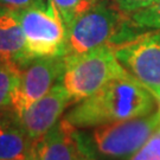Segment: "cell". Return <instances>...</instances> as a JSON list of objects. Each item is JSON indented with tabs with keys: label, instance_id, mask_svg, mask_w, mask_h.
I'll return each mask as SVG.
<instances>
[{
	"label": "cell",
	"instance_id": "cell-1",
	"mask_svg": "<svg viewBox=\"0 0 160 160\" xmlns=\"http://www.w3.org/2000/svg\"><path fill=\"white\" fill-rule=\"evenodd\" d=\"M158 100L128 72L109 81L64 116L76 128H95L153 113Z\"/></svg>",
	"mask_w": 160,
	"mask_h": 160
},
{
	"label": "cell",
	"instance_id": "cell-2",
	"mask_svg": "<svg viewBox=\"0 0 160 160\" xmlns=\"http://www.w3.org/2000/svg\"><path fill=\"white\" fill-rule=\"evenodd\" d=\"M125 13L108 0H101L67 26L64 56L82 55L97 48H110L125 43L141 32Z\"/></svg>",
	"mask_w": 160,
	"mask_h": 160
},
{
	"label": "cell",
	"instance_id": "cell-3",
	"mask_svg": "<svg viewBox=\"0 0 160 160\" xmlns=\"http://www.w3.org/2000/svg\"><path fill=\"white\" fill-rule=\"evenodd\" d=\"M160 127V115L153 113L118 121L82 133L83 141L95 160H129Z\"/></svg>",
	"mask_w": 160,
	"mask_h": 160
},
{
	"label": "cell",
	"instance_id": "cell-4",
	"mask_svg": "<svg viewBox=\"0 0 160 160\" xmlns=\"http://www.w3.org/2000/svg\"><path fill=\"white\" fill-rule=\"evenodd\" d=\"M64 68L59 83L72 104L94 95L109 81L127 74L109 45L82 55L63 56Z\"/></svg>",
	"mask_w": 160,
	"mask_h": 160
},
{
	"label": "cell",
	"instance_id": "cell-5",
	"mask_svg": "<svg viewBox=\"0 0 160 160\" xmlns=\"http://www.w3.org/2000/svg\"><path fill=\"white\" fill-rule=\"evenodd\" d=\"M16 12L31 57H63L67 28L51 0Z\"/></svg>",
	"mask_w": 160,
	"mask_h": 160
},
{
	"label": "cell",
	"instance_id": "cell-6",
	"mask_svg": "<svg viewBox=\"0 0 160 160\" xmlns=\"http://www.w3.org/2000/svg\"><path fill=\"white\" fill-rule=\"evenodd\" d=\"M112 49L127 72L158 100L160 96V30L141 32Z\"/></svg>",
	"mask_w": 160,
	"mask_h": 160
},
{
	"label": "cell",
	"instance_id": "cell-7",
	"mask_svg": "<svg viewBox=\"0 0 160 160\" xmlns=\"http://www.w3.org/2000/svg\"><path fill=\"white\" fill-rule=\"evenodd\" d=\"M63 68L64 59L61 56L33 58L20 68L10 106L17 118L57 84Z\"/></svg>",
	"mask_w": 160,
	"mask_h": 160
},
{
	"label": "cell",
	"instance_id": "cell-8",
	"mask_svg": "<svg viewBox=\"0 0 160 160\" xmlns=\"http://www.w3.org/2000/svg\"><path fill=\"white\" fill-rule=\"evenodd\" d=\"M70 104L72 102L68 92L58 82L42 98L25 109L17 119L28 135L37 142L59 121Z\"/></svg>",
	"mask_w": 160,
	"mask_h": 160
},
{
	"label": "cell",
	"instance_id": "cell-9",
	"mask_svg": "<svg viewBox=\"0 0 160 160\" xmlns=\"http://www.w3.org/2000/svg\"><path fill=\"white\" fill-rule=\"evenodd\" d=\"M36 149L40 160H82L92 157L84 145L82 132L65 118L36 142Z\"/></svg>",
	"mask_w": 160,
	"mask_h": 160
},
{
	"label": "cell",
	"instance_id": "cell-10",
	"mask_svg": "<svg viewBox=\"0 0 160 160\" xmlns=\"http://www.w3.org/2000/svg\"><path fill=\"white\" fill-rule=\"evenodd\" d=\"M32 59L17 12L0 7V61L11 62L22 68Z\"/></svg>",
	"mask_w": 160,
	"mask_h": 160
},
{
	"label": "cell",
	"instance_id": "cell-11",
	"mask_svg": "<svg viewBox=\"0 0 160 160\" xmlns=\"http://www.w3.org/2000/svg\"><path fill=\"white\" fill-rule=\"evenodd\" d=\"M36 149L16 114L10 110L0 115V160H29Z\"/></svg>",
	"mask_w": 160,
	"mask_h": 160
},
{
	"label": "cell",
	"instance_id": "cell-12",
	"mask_svg": "<svg viewBox=\"0 0 160 160\" xmlns=\"http://www.w3.org/2000/svg\"><path fill=\"white\" fill-rule=\"evenodd\" d=\"M20 68L11 62L0 61V112L10 108Z\"/></svg>",
	"mask_w": 160,
	"mask_h": 160
},
{
	"label": "cell",
	"instance_id": "cell-13",
	"mask_svg": "<svg viewBox=\"0 0 160 160\" xmlns=\"http://www.w3.org/2000/svg\"><path fill=\"white\" fill-rule=\"evenodd\" d=\"M65 28L101 0H51Z\"/></svg>",
	"mask_w": 160,
	"mask_h": 160
},
{
	"label": "cell",
	"instance_id": "cell-14",
	"mask_svg": "<svg viewBox=\"0 0 160 160\" xmlns=\"http://www.w3.org/2000/svg\"><path fill=\"white\" fill-rule=\"evenodd\" d=\"M128 17L139 29L160 30V0H155L152 5L134 12Z\"/></svg>",
	"mask_w": 160,
	"mask_h": 160
},
{
	"label": "cell",
	"instance_id": "cell-15",
	"mask_svg": "<svg viewBox=\"0 0 160 160\" xmlns=\"http://www.w3.org/2000/svg\"><path fill=\"white\" fill-rule=\"evenodd\" d=\"M129 160H160V127Z\"/></svg>",
	"mask_w": 160,
	"mask_h": 160
},
{
	"label": "cell",
	"instance_id": "cell-16",
	"mask_svg": "<svg viewBox=\"0 0 160 160\" xmlns=\"http://www.w3.org/2000/svg\"><path fill=\"white\" fill-rule=\"evenodd\" d=\"M154 1L155 0H114L115 5L126 16H129L134 12L152 5Z\"/></svg>",
	"mask_w": 160,
	"mask_h": 160
},
{
	"label": "cell",
	"instance_id": "cell-17",
	"mask_svg": "<svg viewBox=\"0 0 160 160\" xmlns=\"http://www.w3.org/2000/svg\"><path fill=\"white\" fill-rule=\"evenodd\" d=\"M49 0H0V6L12 11H19L38 4H46Z\"/></svg>",
	"mask_w": 160,
	"mask_h": 160
},
{
	"label": "cell",
	"instance_id": "cell-18",
	"mask_svg": "<svg viewBox=\"0 0 160 160\" xmlns=\"http://www.w3.org/2000/svg\"><path fill=\"white\" fill-rule=\"evenodd\" d=\"M29 160H40L39 157H38V154H37V149H34V152L32 153V155L29 158Z\"/></svg>",
	"mask_w": 160,
	"mask_h": 160
},
{
	"label": "cell",
	"instance_id": "cell-19",
	"mask_svg": "<svg viewBox=\"0 0 160 160\" xmlns=\"http://www.w3.org/2000/svg\"><path fill=\"white\" fill-rule=\"evenodd\" d=\"M157 112H158V114L160 115V96L158 97V109H157Z\"/></svg>",
	"mask_w": 160,
	"mask_h": 160
},
{
	"label": "cell",
	"instance_id": "cell-20",
	"mask_svg": "<svg viewBox=\"0 0 160 160\" xmlns=\"http://www.w3.org/2000/svg\"><path fill=\"white\" fill-rule=\"evenodd\" d=\"M82 160H95L92 157H86V158H83Z\"/></svg>",
	"mask_w": 160,
	"mask_h": 160
}]
</instances>
